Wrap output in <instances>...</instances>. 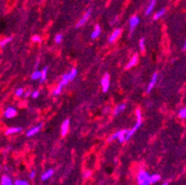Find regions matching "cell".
Masks as SVG:
<instances>
[{
	"instance_id": "1",
	"label": "cell",
	"mask_w": 186,
	"mask_h": 185,
	"mask_svg": "<svg viewBox=\"0 0 186 185\" xmlns=\"http://www.w3.org/2000/svg\"><path fill=\"white\" fill-rule=\"evenodd\" d=\"M135 114H136V124L133 126L131 130L127 131V133H126V135H125V142H126V141H129V139L131 138L133 134H134L137 130L141 127V125H142L143 121H144L142 113H141V110L139 108H137L135 110Z\"/></svg>"
},
{
	"instance_id": "2",
	"label": "cell",
	"mask_w": 186,
	"mask_h": 185,
	"mask_svg": "<svg viewBox=\"0 0 186 185\" xmlns=\"http://www.w3.org/2000/svg\"><path fill=\"white\" fill-rule=\"evenodd\" d=\"M137 181L139 185H150V174L146 170H140L137 175Z\"/></svg>"
},
{
	"instance_id": "3",
	"label": "cell",
	"mask_w": 186,
	"mask_h": 185,
	"mask_svg": "<svg viewBox=\"0 0 186 185\" xmlns=\"http://www.w3.org/2000/svg\"><path fill=\"white\" fill-rule=\"evenodd\" d=\"M101 87H102V91L104 92H107L109 90L110 87V76L109 73H106L105 75L103 76L102 80H101Z\"/></svg>"
},
{
	"instance_id": "4",
	"label": "cell",
	"mask_w": 186,
	"mask_h": 185,
	"mask_svg": "<svg viewBox=\"0 0 186 185\" xmlns=\"http://www.w3.org/2000/svg\"><path fill=\"white\" fill-rule=\"evenodd\" d=\"M91 13H92V9H89L86 11V12L84 13L83 16L81 17V18H80V20L78 21V23L76 24V28H80V27H81V26H83L85 23H86L89 18H90Z\"/></svg>"
},
{
	"instance_id": "5",
	"label": "cell",
	"mask_w": 186,
	"mask_h": 185,
	"mask_svg": "<svg viewBox=\"0 0 186 185\" xmlns=\"http://www.w3.org/2000/svg\"><path fill=\"white\" fill-rule=\"evenodd\" d=\"M140 22V18L139 17L137 16H133L131 18V20H130L129 23H130V32L132 33V32L134 31L135 28L137 27V25L139 24Z\"/></svg>"
},
{
	"instance_id": "6",
	"label": "cell",
	"mask_w": 186,
	"mask_h": 185,
	"mask_svg": "<svg viewBox=\"0 0 186 185\" xmlns=\"http://www.w3.org/2000/svg\"><path fill=\"white\" fill-rule=\"evenodd\" d=\"M17 115V110L13 106H9L4 112V117L6 118H12Z\"/></svg>"
},
{
	"instance_id": "7",
	"label": "cell",
	"mask_w": 186,
	"mask_h": 185,
	"mask_svg": "<svg viewBox=\"0 0 186 185\" xmlns=\"http://www.w3.org/2000/svg\"><path fill=\"white\" fill-rule=\"evenodd\" d=\"M42 127H43V124H40V125L35 126V127L31 128L27 132H26V135H27V137H32L33 135L37 134V133L40 131V130L42 129Z\"/></svg>"
},
{
	"instance_id": "8",
	"label": "cell",
	"mask_w": 186,
	"mask_h": 185,
	"mask_svg": "<svg viewBox=\"0 0 186 185\" xmlns=\"http://www.w3.org/2000/svg\"><path fill=\"white\" fill-rule=\"evenodd\" d=\"M60 130H61V135L63 137L66 136L67 133H68V131H69V130H70V120L69 118L65 120V121L62 123Z\"/></svg>"
},
{
	"instance_id": "9",
	"label": "cell",
	"mask_w": 186,
	"mask_h": 185,
	"mask_svg": "<svg viewBox=\"0 0 186 185\" xmlns=\"http://www.w3.org/2000/svg\"><path fill=\"white\" fill-rule=\"evenodd\" d=\"M138 59H139V57H138V54H134L132 57V58L130 59V61L129 63L127 64V66H126V69H131L132 68V67H134L137 65V63H138Z\"/></svg>"
},
{
	"instance_id": "10",
	"label": "cell",
	"mask_w": 186,
	"mask_h": 185,
	"mask_svg": "<svg viewBox=\"0 0 186 185\" xmlns=\"http://www.w3.org/2000/svg\"><path fill=\"white\" fill-rule=\"evenodd\" d=\"M157 79H158V73H157V72H155V73L153 74V76H152V78H151V81H150L149 84H148V87H147V90H146V92H147V94H149V92H151L152 89L154 88L156 83H157Z\"/></svg>"
},
{
	"instance_id": "11",
	"label": "cell",
	"mask_w": 186,
	"mask_h": 185,
	"mask_svg": "<svg viewBox=\"0 0 186 185\" xmlns=\"http://www.w3.org/2000/svg\"><path fill=\"white\" fill-rule=\"evenodd\" d=\"M120 33H121V29H116L115 31L112 32V34L110 35V37H109V43H114V42H116V40L118 38V36L120 35Z\"/></svg>"
},
{
	"instance_id": "12",
	"label": "cell",
	"mask_w": 186,
	"mask_h": 185,
	"mask_svg": "<svg viewBox=\"0 0 186 185\" xmlns=\"http://www.w3.org/2000/svg\"><path fill=\"white\" fill-rule=\"evenodd\" d=\"M100 34H101V27H100L98 24H96V25H95L94 31H93L91 33V38L96 39L97 37H99Z\"/></svg>"
},
{
	"instance_id": "13",
	"label": "cell",
	"mask_w": 186,
	"mask_h": 185,
	"mask_svg": "<svg viewBox=\"0 0 186 185\" xmlns=\"http://www.w3.org/2000/svg\"><path fill=\"white\" fill-rule=\"evenodd\" d=\"M0 185H13V181L11 180V178L7 175H3L0 180Z\"/></svg>"
},
{
	"instance_id": "14",
	"label": "cell",
	"mask_w": 186,
	"mask_h": 185,
	"mask_svg": "<svg viewBox=\"0 0 186 185\" xmlns=\"http://www.w3.org/2000/svg\"><path fill=\"white\" fill-rule=\"evenodd\" d=\"M21 127H10V128H7L5 131V134L6 135H12L15 134V133H18L21 131Z\"/></svg>"
},
{
	"instance_id": "15",
	"label": "cell",
	"mask_w": 186,
	"mask_h": 185,
	"mask_svg": "<svg viewBox=\"0 0 186 185\" xmlns=\"http://www.w3.org/2000/svg\"><path fill=\"white\" fill-rule=\"evenodd\" d=\"M125 108H126L125 104H120V105H118L115 107V109L113 111V115L114 116H118V115H120V113H121L122 111H124Z\"/></svg>"
},
{
	"instance_id": "16",
	"label": "cell",
	"mask_w": 186,
	"mask_h": 185,
	"mask_svg": "<svg viewBox=\"0 0 186 185\" xmlns=\"http://www.w3.org/2000/svg\"><path fill=\"white\" fill-rule=\"evenodd\" d=\"M53 174H54V169H52V168L47 169L46 171L42 175V177H41V180H46L48 179H50V178L53 176Z\"/></svg>"
},
{
	"instance_id": "17",
	"label": "cell",
	"mask_w": 186,
	"mask_h": 185,
	"mask_svg": "<svg viewBox=\"0 0 186 185\" xmlns=\"http://www.w3.org/2000/svg\"><path fill=\"white\" fill-rule=\"evenodd\" d=\"M128 130H122V131H118V140L120 143H123L125 142V135L127 133Z\"/></svg>"
},
{
	"instance_id": "18",
	"label": "cell",
	"mask_w": 186,
	"mask_h": 185,
	"mask_svg": "<svg viewBox=\"0 0 186 185\" xmlns=\"http://www.w3.org/2000/svg\"><path fill=\"white\" fill-rule=\"evenodd\" d=\"M47 71H48V67H44V68L41 70V78H40V83H44L46 80L47 77Z\"/></svg>"
},
{
	"instance_id": "19",
	"label": "cell",
	"mask_w": 186,
	"mask_h": 185,
	"mask_svg": "<svg viewBox=\"0 0 186 185\" xmlns=\"http://www.w3.org/2000/svg\"><path fill=\"white\" fill-rule=\"evenodd\" d=\"M155 6H156V0H151L149 6L147 7V9L146 10V16H148V15H150L152 13V11H153L154 9H155Z\"/></svg>"
},
{
	"instance_id": "20",
	"label": "cell",
	"mask_w": 186,
	"mask_h": 185,
	"mask_svg": "<svg viewBox=\"0 0 186 185\" xmlns=\"http://www.w3.org/2000/svg\"><path fill=\"white\" fill-rule=\"evenodd\" d=\"M69 81H70L69 75H68V74H64V75L62 76L61 80H60V81H59L58 84H60V85H62L63 87H64L65 85H67V84L69 83Z\"/></svg>"
},
{
	"instance_id": "21",
	"label": "cell",
	"mask_w": 186,
	"mask_h": 185,
	"mask_svg": "<svg viewBox=\"0 0 186 185\" xmlns=\"http://www.w3.org/2000/svg\"><path fill=\"white\" fill-rule=\"evenodd\" d=\"M12 41V37H7V38H4L2 40H0V47L3 48L5 47L9 43H10Z\"/></svg>"
},
{
	"instance_id": "22",
	"label": "cell",
	"mask_w": 186,
	"mask_h": 185,
	"mask_svg": "<svg viewBox=\"0 0 186 185\" xmlns=\"http://www.w3.org/2000/svg\"><path fill=\"white\" fill-rule=\"evenodd\" d=\"M160 180V175L158 174H153V175L150 176V183H156L158 181Z\"/></svg>"
},
{
	"instance_id": "23",
	"label": "cell",
	"mask_w": 186,
	"mask_h": 185,
	"mask_svg": "<svg viewBox=\"0 0 186 185\" xmlns=\"http://www.w3.org/2000/svg\"><path fill=\"white\" fill-rule=\"evenodd\" d=\"M165 13H166V9H160V10L158 11V12L155 14V16H154V20H158L159 18H161L162 16H164V14H165Z\"/></svg>"
},
{
	"instance_id": "24",
	"label": "cell",
	"mask_w": 186,
	"mask_h": 185,
	"mask_svg": "<svg viewBox=\"0 0 186 185\" xmlns=\"http://www.w3.org/2000/svg\"><path fill=\"white\" fill-rule=\"evenodd\" d=\"M77 73H78V70H77V69H75V68H73L71 70H70V73H68L69 78H70V81L74 80V78L77 76Z\"/></svg>"
},
{
	"instance_id": "25",
	"label": "cell",
	"mask_w": 186,
	"mask_h": 185,
	"mask_svg": "<svg viewBox=\"0 0 186 185\" xmlns=\"http://www.w3.org/2000/svg\"><path fill=\"white\" fill-rule=\"evenodd\" d=\"M41 78V70H34L32 72V76H31V79L35 81V80H39Z\"/></svg>"
},
{
	"instance_id": "26",
	"label": "cell",
	"mask_w": 186,
	"mask_h": 185,
	"mask_svg": "<svg viewBox=\"0 0 186 185\" xmlns=\"http://www.w3.org/2000/svg\"><path fill=\"white\" fill-rule=\"evenodd\" d=\"M178 117L181 118H186V108H185V107H183V108L180 109V111L178 112Z\"/></svg>"
},
{
	"instance_id": "27",
	"label": "cell",
	"mask_w": 186,
	"mask_h": 185,
	"mask_svg": "<svg viewBox=\"0 0 186 185\" xmlns=\"http://www.w3.org/2000/svg\"><path fill=\"white\" fill-rule=\"evenodd\" d=\"M62 88H63L62 85L58 84V86L55 88V90L53 91V94H54V95H58V94H60V92H61V91H62Z\"/></svg>"
},
{
	"instance_id": "28",
	"label": "cell",
	"mask_w": 186,
	"mask_h": 185,
	"mask_svg": "<svg viewBox=\"0 0 186 185\" xmlns=\"http://www.w3.org/2000/svg\"><path fill=\"white\" fill-rule=\"evenodd\" d=\"M13 185H29V183L24 180H17L13 182Z\"/></svg>"
},
{
	"instance_id": "29",
	"label": "cell",
	"mask_w": 186,
	"mask_h": 185,
	"mask_svg": "<svg viewBox=\"0 0 186 185\" xmlns=\"http://www.w3.org/2000/svg\"><path fill=\"white\" fill-rule=\"evenodd\" d=\"M54 40L57 44H60L62 42V40H63V35L62 34H57L55 36Z\"/></svg>"
},
{
	"instance_id": "30",
	"label": "cell",
	"mask_w": 186,
	"mask_h": 185,
	"mask_svg": "<svg viewBox=\"0 0 186 185\" xmlns=\"http://www.w3.org/2000/svg\"><path fill=\"white\" fill-rule=\"evenodd\" d=\"M32 41L33 43H41L42 42V38L39 35H33L32 37Z\"/></svg>"
},
{
	"instance_id": "31",
	"label": "cell",
	"mask_w": 186,
	"mask_h": 185,
	"mask_svg": "<svg viewBox=\"0 0 186 185\" xmlns=\"http://www.w3.org/2000/svg\"><path fill=\"white\" fill-rule=\"evenodd\" d=\"M15 94H16V95L19 96V97H20V96H22L24 94V89L23 88H18L16 92H15Z\"/></svg>"
},
{
	"instance_id": "32",
	"label": "cell",
	"mask_w": 186,
	"mask_h": 185,
	"mask_svg": "<svg viewBox=\"0 0 186 185\" xmlns=\"http://www.w3.org/2000/svg\"><path fill=\"white\" fill-rule=\"evenodd\" d=\"M139 46H140V50L144 52V38H141L139 41Z\"/></svg>"
},
{
	"instance_id": "33",
	"label": "cell",
	"mask_w": 186,
	"mask_h": 185,
	"mask_svg": "<svg viewBox=\"0 0 186 185\" xmlns=\"http://www.w3.org/2000/svg\"><path fill=\"white\" fill-rule=\"evenodd\" d=\"M39 95H40V92L39 91H33V92H31V96L34 99H36Z\"/></svg>"
},
{
	"instance_id": "34",
	"label": "cell",
	"mask_w": 186,
	"mask_h": 185,
	"mask_svg": "<svg viewBox=\"0 0 186 185\" xmlns=\"http://www.w3.org/2000/svg\"><path fill=\"white\" fill-rule=\"evenodd\" d=\"M35 178V171L34 170H32V171L30 173V179L32 180V179H34Z\"/></svg>"
},
{
	"instance_id": "35",
	"label": "cell",
	"mask_w": 186,
	"mask_h": 185,
	"mask_svg": "<svg viewBox=\"0 0 186 185\" xmlns=\"http://www.w3.org/2000/svg\"><path fill=\"white\" fill-rule=\"evenodd\" d=\"M91 175H92V171H86V172L84 173L83 177H84V178H89Z\"/></svg>"
},
{
	"instance_id": "36",
	"label": "cell",
	"mask_w": 186,
	"mask_h": 185,
	"mask_svg": "<svg viewBox=\"0 0 186 185\" xmlns=\"http://www.w3.org/2000/svg\"><path fill=\"white\" fill-rule=\"evenodd\" d=\"M31 92H32L31 91H28V92H26V94H25V92H24L23 94L25 95V97H28L29 95H31Z\"/></svg>"
},
{
	"instance_id": "37",
	"label": "cell",
	"mask_w": 186,
	"mask_h": 185,
	"mask_svg": "<svg viewBox=\"0 0 186 185\" xmlns=\"http://www.w3.org/2000/svg\"><path fill=\"white\" fill-rule=\"evenodd\" d=\"M162 185H169V182H168V181H166V182H164Z\"/></svg>"
},
{
	"instance_id": "38",
	"label": "cell",
	"mask_w": 186,
	"mask_h": 185,
	"mask_svg": "<svg viewBox=\"0 0 186 185\" xmlns=\"http://www.w3.org/2000/svg\"><path fill=\"white\" fill-rule=\"evenodd\" d=\"M186 49V44H184V46H183V50H185Z\"/></svg>"
},
{
	"instance_id": "39",
	"label": "cell",
	"mask_w": 186,
	"mask_h": 185,
	"mask_svg": "<svg viewBox=\"0 0 186 185\" xmlns=\"http://www.w3.org/2000/svg\"><path fill=\"white\" fill-rule=\"evenodd\" d=\"M1 168H2V166H1V165H0V170H1Z\"/></svg>"
},
{
	"instance_id": "40",
	"label": "cell",
	"mask_w": 186,
	"mask_h": 185,
	"mask_svg": "<svg viewBox=\"0 0 186 185\" xmlns=\"http://www.w3.org/2000/svg\"><path fill=\"white\" fill-rule=\"evenodd\" d=\"M149 1H151V0H149Z\"/></svg>"
}]
</instances>
